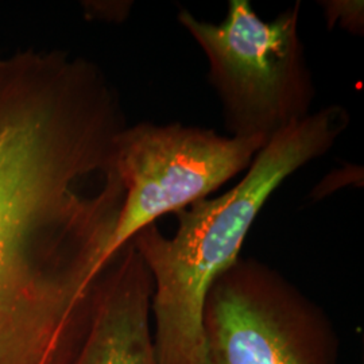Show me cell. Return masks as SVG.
Wrapping results in <instances>:
<instances>
[{
    "instance_id": "obj_1",
    "label": "cell",
    "mask_w": 364,
    "mask_h": 364,
    "mask_svg": "<svg viewBox=\"0 0 364 364\" xmlns=\"http://www.w3.org/2000/svg\"><path fill=\"white\" fill-rule=\"evenodd\" d=\"M350 127L328 105L266 144L242 181L176 212L173 237L151 223L131 240L153 278L151 328L158 364H203V309L209 287L236 260L260 209L289 176L326 154Z\"/></svg>"
},
{
    "instance_id": "obj_2",
    "label": "cell",
    "mask_w": 364,
    "mask_h": 364,
    "mask_svg": "<svg viewBox=\"0 0 364 364\" xmlns=\"http://www.w3.org/2000/svg\"><path fill=\"white\" fill-rule=\"evenodd\" d=\"M177 19L207 57L231 136L269 144L311 115L316 88L299 37V1L272 22L262 21L248 0H230L219 25L188 10Z\"/></svg>"
},
{
    "instance_id": "obj_3",
    "label": "cell",
    "mask_w": 364,
    "mask_h": 364,
    "mask_svg": "<svg viewBox=\"0 0 364 364\" xmlns=\"http://www.w3.org/2000/svg\"><path fill=\"white\" fill-rule=\"evenodd\" d=\"M203 364H335L324 311L270 266L239 259L209 287Z\"/></svg>"
},
{
    "instance_id": "obj_4",
    "label": "cell",
    "mask_w": 364,
    "mask_h": 364,
    "mask_svg": "<svg viewBox=\"0 0 364 364\" xmlns=\"http://www.w3.org/2000/svg\"><path fill=\"white\" fill-rule=\"evenodd\" d=\"M266 144L181 123L127 126L117 141L124 201L105 264L146 225L207 198L248 170Z\"/></svg>"
},
{
    "instance_id": "obj_5",
    "label": "cell",
    "mask_w": 364,
    "mask_h": 364,
    "mask_svg": "<svg viewBox=\"0 0 364 364\" xmlns=\"http://www.w3.org/2000/svg\"><path fill=\"white\" fill-rule=\"evenodd\" d=\"M151 297V274L130 240L96 277L85 321L65 364H158Z\"/></svg>"
},
{
    "instance_id": "obj_6",
    "label": "cell",
    "mask_w": 364,
    "mask_h": 364,
    "mask_svg": "<svg viewBox=\"0 0 364 364\" xmlns=\"http://www.w3.org/2000/svg\"><path fill=\"white\" fill-rule=\"evenodd\" d=\"M30 299L0 259V323L21 317L26 312Z\"/></svg>"
},
{
    "instance_id": "obj_7",
    "label": "cell",
    "mask_w": 364,
    "mask_h": 364,
    "mask_svg": "<svg viewBox=\"0 0 364 364\" xmlns=\"http://www.w3.org/2000/svg\"><path fill=\"white\" fill-rule=\"evenodd\" d=\"M326 15L329 23L338 19L340 25L359 34L363 30V3L360 1H328L326 3Z\"/></svg>"
}]
</instances>
